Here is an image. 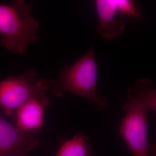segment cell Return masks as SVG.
<instances>
[{
  "label": "cell",
  "instance_id": "obj_7",
  "mask_svg": "<svg viewBox=\"0 0 156 156\" xmlns=\"http://www.w3.org/2000/svg\"><path fill=\"white\" fill-rule=\"evenodd\" d=\"M95 9L98 17V33L105 39H114L120 36L125 25L117 11V0H97Z\"/></svg>",
  "mask_w": 156,
  "mask_h": 156
},
{
  "label": "cell",
  "instance_id": "obj_4",
  "mask_svg": "<svg viewBox=\"0 0 156 156\" xmlns=\"http://www.w3.org/2000/svg\"><path fill=\"white\" fill-rule=\"evenodd\" d=\"M47 90V80L38 78L33 69L6 78L0 82V108L12 116L26 101L46 95Z\"/></svg>",
  "mask_w": 156,
  "mask_h": 156
},
{
  "label": "cell",
  "instance_id": "obj_6",
  "mask_svg": "<svg viewBox=\"0 0 156 156\" xmlns=\"http://www.w3.org/2000/svg\"><path fill=\"white\" fill-rule=\"evenodd\" d=\"M50 102L47 95L31 98L15 112V126L27 133H40L44 124L45 108Z\"/></svg>",
  "mask_w": 156,
  "mask_h": 156
},
{
  "label": "cell",
  "instance_id": "obj_8",
  "mask_svg": "<svg viewBox=\"0 0 156 156\" xmlns=\"http://www.w3.org/2000/svg\"><path fill=\"white\" fill-rule=\"evenodd\" d=\"M89 138L83 133L64 141L55 156H95Z\"/></svg>",
  "mask_w": 156,
  "mask_h": 156
},
{
  "label": "cell",
  "instance_id": "obj_5",
  "mask_svg": "<svg viewBox=\"0 0 156 156\" xmlns=\"http://www.w3.org/2000/svg\"><path fill=\"white\" fill-rule=\"evenodd\" d=\"M39 133L23 131L8 122L0 111V156L20 151L28 153L39 144Z\"/></svg>",
  "mask_w": 156,
  "mask_h": 156
},
{
  "label": "cell",
  "instance_id": "obj_10",
  "mask_svg": "<svg viewBox=\"0 0 156 156\" xmlns=\"http://www.w3.org/2000/svg\"><path fill=\"white\" fill-rule=\"evenodd\" d=\"M10 156H28L27 153L23 151H18L13 153Z\"/></svg>",
  "mask_w": 156,
  "mask_h": 156
},
{
  "label": "cell",
  "instance_id": "obj_3",
  "mask_svg": "<svg viewBox=\"0 0 156 156\" xmlns=\"http://www.w3.org/2000/svg\"><path fill=\"white\" fill-rule=\"evenodd\" d=\"M39 27L30 6L24 1H15L12 4L0 3V42L6 49L23 54L38 38Z\"/></svg>",
  "mask_w": 156,
  "mask_h": 156
},
{
  "label": "cell",
  "instance_id": "obj_1",
  "mask_svg": "<svg viewBox=\"0 0 156 156\" xmlns=\"http://www.w3.org/2000/svg\"><path fill=\"white\" fill-rule=\"evenodd\" d=\"M156 90L149 79H140L128 90L119 128L134 156H155L156 147L148 139V112L156 111Z\"/></svg>",
  "mask_w": 156,
  "mask_h": 156
},
{
  "label": "cell",
  "instance_id": "obj_2",
  "mask_svg": "<svg viewBox=\"0 0 156 156\" xmlns=\"http://www.w3.org/2000/svg\"><path fill=\"white\" fill-rule=\"evenodd\" d=\"M98 73L92 46L78 61L63 67L57 79L47 80L48 88L57 97H62L67 93L81 97L102 111L107 106V99L97 89Z\"/></svg>",
  "mask_w": 156,
  "mask_h": 156
},
{
  "label": "cell",
  "instance_id": "obj_9",
  "mask_svg": "<svg viewBox=\"0 0 156 156\" xmlns=\"http://www.w3.org/2000/svg\"><path fill=\"white\" fill-rule=\"evenodd\" d=\"M117 5L119 16L134 19L140 18V10L133 1L129 0H117Z\"/></svg>",
  "mask_w": 156,
  "mask_h": 156
}]
</instances>
